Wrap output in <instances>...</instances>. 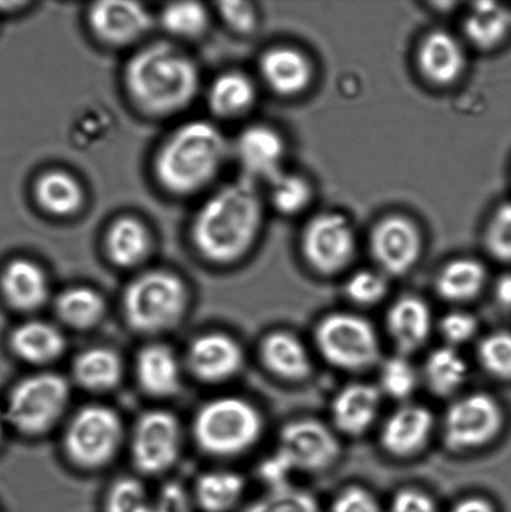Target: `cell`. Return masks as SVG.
Listing matches in <instances>:
<instances>
[{
  "label": "cell",
  "mask_w": 511,
  "mask_h": 512,
  "mask_svg": "<svg viewBox=\"0 0 511 512\" xmlns=\"http://www.w3.org/2000/svg\"><path fill=\"white\" fill-rule=\"evenodd\" d=\"M487 283L484 265L475 259H455L444 266L435 281L440 298L450 303H467L482 293Z\"/></svg>",
  "instance_id": "obj_30"
},
{
  "label": "cell",
  "mask_w": 511,
  "mask_h": 512,
  "mask_svg": "<svg viewBox=\"0 0 511 512\" xmlns=\"http://www.w3.org/2000/svg\"><path fill=\"white\" fill-rule=\"evenodd\" d=\"M124 314L133 329L154 334L173 328L183 318L188 291L182 279L167 270H150L128 285Z\"/></svg>",
  "instance_id": "obj_5"
},
{
  "label": "cell",
  "mask_w": 511,
  "mask_h": 512,
  "mask_svg": "<svg viewBox=\"0 0 511 512\" xmlns=\"http://www.w3.org/2000/svg\"><path fill=\"white\" fill-rule=\"evenodd\" d=\"M2 434H3V420H2V416H0V439H2Z\"/></svg>",
  "instance_id": "obj_50"
},
{
  "label": "cell",
  "mask_w": 511,
  "mask_h": 512,
  "mask_svg": "<svg viewBox=\"0 0 511 512\" xmlns=\"http://www.w3.org/2000/svg\"><path fill=\"white\" fill-rule=\"evenodd\" d=\"M244 363L243 349L225 334H205L193 341L188 351V364L198 379L222 383L234 378Z\"/></svg>",
  "instance_id": "obj_17"
},
{
  "label": "cell",
  "mask_w": 511,
  "mask_h": 512,
  "mask_svg": "<svg viewBox=\"0 0 511 512\" xmlns=\"http://www.w3.org/2000/svg\"><path fill=\"white\" fill-rule=\"evenodd\" d=\"M135 374L144 391L164 398L177 393L182 370L169 346L152 344L140 350L135 360Z\"/></svg>",
  "instance_id": "obj_24"
},
{
  "label": "cell",
  "mask_w": 511,
  "mask_h": 512,
  "mask_svg": "<svg viewBox=\"0 0 511 512\" xmlns=\"http://www.w3.org/2000/svg\"><path fill=\"white\" fill-rule=\"evenodd\" d=\"M432 411L418 404H405L393 411L380 431L384 451L398 459L412 458L429 443L434 431Z\"/></svg>",
  "instance_id": "obj_15"
},
{
  "label": "cell",
  "mask_w": 511,
  "mask_h": 512,
  "mask_svg": "<svg viewBox=\"0 0 511 512\" xmlns=\"http://www.w3.org/2000/svg\"><path fill=\"white\" fill-rule=\"evenodd\" d=\"M242 476L229 470L210 471L198 480L195 498L205 512H229L244 494Z\"/></svg>",
  "instance_id": "obj_33"
},
{
  "label": "cell",
  "mask_w": 511,
  "mask_h": 512,
  "mask_svg": "<svg viewBox=\"0 0 511 512\" xmlns=\"http://www.w3.org/2000/svg\"><path fill=\"white\" fill-rule=\"evenodd\" d=\"M494 294L500 305L511 308V274L503 275L498 279Z\"/></svg>",
  "instance_id": "obj_49"
},
{
  "label": "cell",
  "mask_w": 511,
  "mask_h": 512,
  "mask_svg": "<svg viewBox=\"0 0 511 512\" xmlns=\"http://www.w3.org/2000/svg\"><path fill=\"white\" fill-rule=\"evenodd\" d=\"M10 345L20 359L30 364H49L64 354L65 338L58 328L45 321H29L14 330Z\"/></svg>",
  "instance_id": "obj_26"
},
{
  "label": "cell",
  "mask_w": 511,
  "mask_h": 512,
  "mask_svg": "<svg viewBox=\"0 0 511 512\" xmlns=\"http://www.w3.org/2000/svg\"><path fill=\"white\" fill-rule=\"evenodd\" d=\"M387 275L382 271L363 269L354 273L345 283V294L360 306L380 303L388 294Z\"/></svg>",
  "instance_id": "obj_40"
},
{
  "label": "cell",
  "mask_w": 511,
  "mask_h": 512,
  "mask_svg": "<svg viewBox=\"0 0 511 512\" xmlns=\"http://www.w3.org/2000/svg\"><path fill=\"white\" fill-rule=\"evenodd\" d=\"M229 150L228 140L217 125L192 120L175 129L160 147L154 162L155 177L169 194L189 197L213 183L227 162Z\"/></svg>",
  "instance_id": "obj_3"
},
{
  "label": "cell",
  "mask_w": 511,
  "mask_h": 512,
  "mask_svg": "<svg viewBox=\"0 0 511 512\" xmlns=\"http://www.w3.org/2000/svg\"><path fill=\"white\" fill-rule=\"evenodd\" d=\"M467 361L453 346L434 349L425 359L423 379L430 393L439 398H449L463 388L468 379Z\"/></svg>",
  "instance_id": "obj_29"
},
{
  "label": "cell",
  "mask_w": 511,
  "mask_h": 512,
  "mask_svg": "<svg viewBox=\"0 0 511 512\" xmlns=\"http://www.w3.org/2000/svg\"><path fill=\"white\" fill-rule=\"evenodd\" d=\"M389 512H439L432 496L415 488L400 489L393 496Z\"/></svg>",
  "instance_id": "obj_46"
},
{
  "label": "cell",
  "mask_w": 511,
  "mask_h": 512,
  "mask_svg": "<svg viewBox=\"0 0 511 512\" xmlns=\"http://www.w3.org/2000/svg\"><path fill=\"white\" fill-rule=\"evenodd\" d=\"M123 441V424L113 409L90 405L78 411L65 431V451L73 463L95 469L108 464Z\"/></svg>",
  "instance_id": "obj_8"
},
{
  "label": "cell",
  "mask_w": 511,
  "mask_h": 512,
  "mask_svg": "<svg viewBox=\"0 0 511 512\" xmlns=\"http://www.w3.org/2000/svg\"><path fill=\"white\" fill-rule=\"evenodd\" d=\"M329 512H383L373 493L362 486H348L335 496Z\"/></svg>",
  "instance_id": "obj_44"
},
{
  "label": "cell",
  "mask_w": 511,
  "mask_h": 512,
  "mask_svg": "<svg viewBox=\"0 0 511 512\" xmlns=\"http://www.w3.org/2000/svg\"><path fill=\"white\" fill-rule=\"evenodd\" d=\"M439 331L445 340V345L458 349V346L469 343L477 336L478 319L468 311H449L440 320Z\"/></svg>",
  "instance_id": "obj_42"
},
{
  "label": "cell",
  "mask_w": 511,
  "mask_h": 512,
  "mask_svg": "<svg viewBox=\"0 0 511 512\" xmlns=\"http://www.w3.org/2000/svg\"><path fill=\"white\" fill-rule=\"evenodd\" d=\"M337 434L322 421L297 419L284 426L275 454L292 473H323L340 458Z\"/></svg>",
  "instance_id": "obj_10"
},
{
  "label": "cell",
  "mask_w": 511,
  "mask_h": 512,
  "mask_svg": "<svg viewBox=\"0 0 511 512\" xmlns=\"http://www.w3.org/2000/svg\"><path fill=\"white\" fill-rule=\"evenodd\" d=\"M94 37L109 47L122 48L138 42L152 28L153 17L143 4L128 0L95 3L88 10Z\"/></svg>",
  "instance_id": "obj_14"
},
{
  "label": "cell",
  "mask_w": 511,
  "mask_h": 512,
  "mask_svg": "<svg viewBox=\"0 0 511 512\" xmlns=\"http://www.w3.org/2000/svg\"><path fill=\"white\" fill-rule=\"evenodd\" d=\"M504 423L497 399L487 393L460 396L443 419V441L457 453L484 448L497 438Z\"/></svg>",
  "instance_id": "obj_9"
},
{
  "label": "cell",
  "mask_w": 511,
  "mask_h": 512,
  "mask_svg": "<svg viewBox=\"0 0 511 512\" xmlns=\"http://www.w3.org/2000/svg\"><path fill=\"white\" fill-rule=\"evenodd\" d=\"M477 358L489 375L511 380V333L494 331L479 341Z\"/></svg>",
  "instance_id": "obj_39"
},
{
  "label": "cell",
  "mask_w": 511,
  "mask_h": 512,
  "mask_svg": "<svg viewBox=\"0 0 511 512\" xmlns=\"http://www.w3.org/2000/svg\"><path fill=\"white\" fill-rule=\"evenodd\" d=\"M150 504L140 481L122 479L113 485L105 500V512H144Z\"/></svg>",
  "instance_id": "obj_41"
},
{
  "label": "cell",
  "mask_w": 511,
  "mask_h": 512,
  "mask_svg": "<svg viewBox=\"0 0 511 512\" xmlns=\"http://www.w3.org/2000/svg\"><path fill=\"white\" fill-rule=\"evenodd\" d=\"M262 225V199L253 180L243 177L223 185L205 200L190 234L204 259L224 265L250 252Z\"/></svg>",
  "instance_id": "obj_1"
},
{
  "label": "cell",
  "mask_w": 511,
  "mask_h": 512,
  "mask_svg": "<svg viewBox=\"0 0 511 512\" xmlns=\"http://www.w3.org/2000/svg\"><path fill=\"white\" fill-rule=\"evenodd\" d=\"M450 512H497V510L492 501L482 498V496H469V498L459 500Z\"/></svg>",
  "instance_id": "obj_48"
},
{
  "label": "cell",
  "mask_w": 511,
  "mask_h": 512,
  "mask_svg": "<svg viewBox=\"0 0 511 512\" xmlns=\"http://www.w3.org/2000/svg\"><path fill=\"white\" fill-rule=\"evenodd\" d=\"M124 85L140 112L164 118L194 102L200 89V72L182 49L157 42L132 55L125 65Z\"/></svg>",
  "instance_id": "obj_2"
},
{
  "label": "cell",
  "mask_w": 511,
  "mask_h": 512,
  "mask_svg": "<svg viewBox=\"0 0 511 512\" xmlns=\"http://www.w3.org/2000/svg\"><path fill=\"white\" fill-rule=\"evenodd\" d=\"M144 512H189L187 499L178 488L163 491L158 503H150Z\"/></svg>",
  "instance_id": "obj_47"
},
{
  "label": "cell",
  "mask_w": 511,
  "mask_h": 512,
  "mask_svg": "<svg viewBox=\"0 0 511 512\" xmlns=\"http://www.w3.org/2000/svg\"><path fill=\"white\" fill-rule=\"evenodd\" d=\"M385 326L398 354L409 356L427 344L433 329L432 310L418 296H402L390 306Z\"/></svg>",
  "instance_id": "obj_19"
},
{
  "label": "cell",
  "mask_w": 511,
  "mask_h": 512,
  "mask_svg": "<svg viewBox=\"0 0 511 512\" xmlns=\"http://www.w3.org/2000/svg\"><path fill=\"white\" fill-rule=\"evenodd\" d=\"M152 248V238L143 222L134 217H122L110 225L105 235L108 258L119 268H134L142 264Z\"/></svg>",
  "instance_id": "obj_25"
},
{
  "label": "cell",
  "mask_w": 511,
  "mask_h": 512,
  "mask_svg": "<svg viewBox=\"0 0 511 512\" xmlns=\"http://www.w3.org/2000/svg\"><path fill=\"white\" fill-rule=\"evenodd\" d=\"M270 198L278 212L294 215L303 212L312 202L313 190L307 179L297 174L280 173L272 182Z\"/></svg>",
  "instance_id": "obj_38"
},
{
  "label": "cell",
  "mask_w": 511,
  "mask_h": 512,
  "mask_svg": "<svg viewBox=\"0 0 511 512\" xmlns=\"http://www.w3.org/2000/svg\"><path fill=\"white\" fill-rule=\"evenodd\" d=\"M382 391L367 383L343 386L335 394L330 415L335 429L344 435L360 436L372 428L382 408Z\"/></svg>",
  "instance_id": "obj_18"
},
{
  "label": "cell",
  "mask_w": 511,
  "mask_h": 512,
  "mask_svg": "<svg viewBox=\"0 0 511 512\" xmlns=\"http://www.w3.org/2000/svg\"><path fill=\"white\" fill-rule=\"evenodd\" d=\"M510 28L509 10L492 2L474 3L464 20V33L469 42L483 50L498 47Z\"/></svg>",
  "instance_id": "obj_31"
},
{
  "label": "cell",
  "mask_w": 511,
  "mask_h": 512,
  "mask_svg": "<svg viewBox=\"0 0 511 512\" xmlns=\"http://www.w3.org/2000/svg\"><path fill=\"white\" fill-rule=\"evenodd\" d=\"M182 446V429L169 411L152 410L140 416L132 436L135 466L144 474L168 470L177 461Z\"/></svg>",
  "instance_id": "obj_12"
},
{
  "label": "cell",
  "mask_w": 511,
  "mask_h": 512,
  "mask_svg": "<svg viewBox=\"0 0 511 512\" xmlns=\"http://www.w3.org/2000/svg\"><path fill=\"white\" fill-rule=\"evenodd\" d=\"M419 375L407 355L395 354L380 364L379 390L394 400L405 401L417 390Z\"/></svg>",
  "instance_id": "obj_36"
},
{
  "label": "cell",
  "mask_w": 511,
  "mask_h": 512,
  "mask_svg": "<svg viewBox=\"0 0 511 512\" xmlns=\"http://www.w3.org/2000/svg\"><path fill=\"white\" fill-rule=\"evenodd\" d=\"M55 310L59 318L72 328L89 329L103 319L105 303L98 291L87 286H75L58 296Z\"/></svg>",
  "instance_id": "obj_34"
},
{
  "label": "cell",
  "mask_w": 511,
  "mask_h": 512,
  "mask_svg": "<svg viewBox=\"0 0 511 512\" xmlns=\"http://www.w3.org/2000/svg\"><path fill=\"white\" fill-rule=\"evenodd\" d=\"M35 199L39 207L53 217H72L82 208L84 190L78 179L63 170H50L35 183Z\"/></svg>",
  "instance_id": "obj_28"
},
{
  "label": "cell",
  "mask_w": 511,
  "mask_h": 512,
  "mask_svg": "<svg viewBox=\"0 0 511 512\" xmlns=\"http://www.w3.org/2000/svg\"><path fill=\"white\" fill-rule=\"evenodd\" d=\"M208 105L212 113L222 119L242 117L257 102V88L252 79L242 72L218 75L208 89Z\"/></svg>",
  "instance_id": "obj_27"
},
{
  "label": "cell",
  "mask_w": 511,
  "mask_h": 512,
  "mask_svg": "<svg viewBox=\"0 0 511 512\" xmlns=\"http://www.w3.org/2000/svg\"><path fill=\"white\" fill-rule=\"evenodd\" d=\"M314 340L323 359L339 370L360 373L380 360L377 330L357 314L344 311L324 316L315 326Z\"/></svg>",
  "instance_id": "obj_6"
},
{
  "label": "cell",
  "mask_w": 511,
  "mask_h": 512,
  "mask_svg": "<svg viewBox=\"0 0 511 512\" xmlns=\"http://www.w3.org/2000/svg\"><path fill=\"white\" fill-rule=\"evenodd\" d=\"M69 400V385L62 376L52 373L29 376L9 395L8 420L20 433L40 435L58 423Z\"/></svg>",
  "instance_id": "obj_7"
},
{
  "label": "cell",
  "mask_w": 511,
  "mask_h": 512,
  "mask_svg": "<svg viewBox=\"0 0 511 512\" xmlns=\"http://www.w3.org/2000/svg\"><path fill=\"white\" fill-rule=\"evenodd\" d=\"M8 303L20 311H32L45 304L49 280L43 268L29 259H15L5 266L0 279Z\"/></svg>",
  "instance_id": "obj_23"
},
{
  "label": "cell",
  "mask_w": 511,
  "mask_h": 512,
  "mask_svg": "<svg viewBox=\"0 0 511 512\" xmlns=\"http://www.w3.org/2000/svg\"><path fill=\"white\" fill-rule=\"evenodd\" d=\"M260 356L270 373L287 381H303L312 374L313 363L307 346L289 331H273L260 345Z\"/></svg>",
  "instance_id": "obj_20"
},
{
  "label": "cell",
  "mask_w": 511,
  "mask_h": 512,
  "mask_svg": "<svg viewBox=\"0 0 511 512\" xmlns=\"http://www.w3.org/2000/svg\"><path fill=\"white\" fill-rule=\"evenodd\" d=\"M422 243V235L412 220L393 215L374 228L370 248L383 274L400 276L418 263Z\"/></svg>",
  "instance_id": "obj_13"
},
{
  "label": "cell",
  "mask_w": 511,
  "mask_h": 512,
  "mask_svg": "<svg viewBox=\"0 0 511 512\" xmlns=\"http://www.w3.org/2000/svg\"><path fill=\"white\" fill-rule=\"evenodd\" d=\"M219 14L224 23L234 32L248 34L257 27V12L247 2H223L219 4Z\"/></svg>",
  "instance_id": "obj_45"
},
{
  "label": "cell",
  "mask_w": 511,
  "mask_h": 512,
  "mask_svg": "<svg viewBox=\"0 0 511 512\" xmlns=\"http://www.w3.org/2000/svg\"><path fill=\"white\" fill-rule=\"evenodd\" d=\"M160 23L169 34L179 39H197L207 32L209 13L203 4L178 2L165 5Z\"/></svg>",
  "instance_id": "obj_35"
},
{
  "label": "cell",
  "mask_w": 511,
  "mask_h": 512,
  "mask_svg": "<svg viewBox=\"0 0 511 512\" xmlns=\"http://www.w3.org/2000/svg\"><path fill=\"white\" fill-rule=\"evenodd\" d=\"M243 512H322L313 494L292 485L269 489V493L250 504Z\"/></svg>",
  "instance_id": "obj_37"
},
{
  "label": "cell",
  "mask_w": 511,
  "mask_h": 512,
  "mask_svg": "<svg viewBox=\"0 0 511 512\" xmlns=\"http://www.w3.org/2000/svg\"><path fill=\"white\" fill-rule=\"evenodd\" d=\"M194 438L208 454L234 456L258 443L263 418L254 405L240 398H219L205 404L194 419Z\"/></svg>",
  "instance_id": "obj_4"
},
{
  "label": "cell",
  "mask_w": 511,
  "mask_h": 512,
  "mask_svg": "<svg viewBox=\"0 0 511 512\" xmlns=\"http://www.w3.org/2000/svg\"><path fill=\"white\" fill-rule=\"evenodd\" d=\"M244 177L272 182L280 173L285 157V144L277 130L267 125H252L239 134L235 142Z\"/></svg>",
  "instance_id": "obj_16"
},
{
  "label": "cell",
  "mask_w": 511,
  "mask_h": 512,
  "mask_svg": "<svg viewBox=\"0 0 511 512\" xmlns=\"http://www.w3.org/2000/svg\"><path fill=\"white\" fill-rule=\"evenodd\" d=\"M260 74L273 92L292 97L312 82L313 69L299 50L279 47L268 50L260 60Z\"/></svg>",
  "instance_id": "obj_22"
},
{
  "label": "cell",
  "mask_w": 511,
  "mask_h": 512,
  "mask_svg": "<svg viewBox=\"0 0 511 512\" xmlns=\"http://www.w3.org/2000/svg\"><path fill=\"white\" fill-rule=\"evenodd\" d=\"M355 240L354 229L343 215L320 214L304 230L303 254L318 273L338 274L352 263L357 248Z\"/></svg>",
  "instance_id": "obj_11"
},
{
  "label": "cell",
  "mask_w": 511,
  "mask_h": 512,
  "mask_svg": "<svg viewBox=\"0 0 511 512\" xmlns=\"http://www.w3.org/2000/svg\"><path fill=\"white\" fill-rule=\"evenodd\" d=\"M485 243L494 258L511 263V204H505L495 212Z\"/></svg>",
  "instance_id": "obj_43"
},
{
  "label": "cell",
  "mask_w": 511,
  "mask_h": 512,
  "mask_svg": "<svg viewBox=\"0 0 511 512\" xmlns=\"http://www.w3.org/2000/svg\"><path fill=\"white\" fill-rule=\"evenodd\" d=\"M73 374L83 388L107 391L115 388L122 379V359L115 351L107 348L88 349L75 359Z\"/></svg>",
  "instance_id": "obj_32"
},
{
  "label": "cell",
  "mask_w": 511,
  "mask_h": 512,
  "mask_svg": "<svg viewBox=\"0 0 511 512\" xmlns=\"http://www.w3.org/2000/svg\"><path fill=\"white\" fill-rule=\"evenodd\" d=\"M465 60L462 43L447 32L428 34L418 52L420 72L435 85L454 83L463 73Z\"/></svg>",
  "instance_id": "obj_21"
}]
</instances>
